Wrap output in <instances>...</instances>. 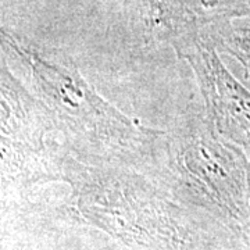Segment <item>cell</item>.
Returning <instances> with one entry per match:
<instances>
[{
	"label": "cell",
	"mask_w": 250,
	"mask_h": 250,
	"mask_svg": "<svg viewBox=\"0 0 250 250\" xmlns=\"http://www.w3.org/2000/svg\"><path fill=\"white\" fill-rule=\"evenodd\" d=\"M24 54L46 98L74 126L117 145H125L138 134L131 121L98 98L77 72L47 62L34 50L25 49Z\"/></svg>",
	"instance_id": "cell-1"
},
{
	"label": "cell",
	"mask_w": 250,
	"mask_h": 250,
	"mask_svg": "<svg viewBox=\"0 0 250 250\" xmlns=\"http://www.w3.org/2000/svg\"><path fill=\"white\" fill-rule=\"evenodd\" d=\"M185 53L205 85L208 107L220 131L250 147V93L233 80L211 50Z\"/></svg>",
	"instance_id": "cell-2"
},
{
	"label": "cell",
	"mask_w": 250,
	"mask_h": 250,
	"mask_svg": "<svg viewBox=\"0 0 250 250\" xmlns=\"http://www.w3.org/2000/svg\"><path fill=\"white\" fill-rule=\"evenodd\" d=\"M229 52L239 59L250 75V31H241L228 41Z\"/></svg>",
	"instance_id": "cell-3"
}]
</instances>
